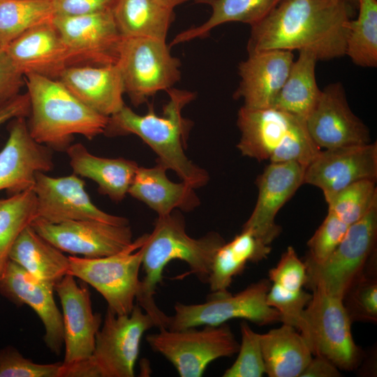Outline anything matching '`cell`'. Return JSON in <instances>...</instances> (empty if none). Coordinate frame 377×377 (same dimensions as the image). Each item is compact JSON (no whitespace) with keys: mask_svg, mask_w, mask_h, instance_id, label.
<instances>
[{"mask_svg":"<svg viewBox=\"0 0 377 377\" xmlns=\"http://www.w3.org/2000/svg\"><path fill=\"white\" fill-rule=\"evenodd\" d=\"M355 8L341 0H282L251 27L248 54L279 50H309L318 61L346 52V22Z\"/></svg>","mask_w":377,"mask_h":377,"instance_id":"1","label":"cell"},{"mask_svg":"<svg viewBox=\"0 0 377 377\" xmlns=\"http://www.w3.org/2000/svg\"><path fill=\"white\" fill-rule=\"evenodd\" d=\"M166 91L169 101L161 115L155 112L152 105H149L145 114H137L125 105L109 117L104 134L109 137L138 136L157 155V163L172 170L182 181L196 189L205 186L209 177L205 169L185 154L191 124L182 114L186 105L195 99V93L174 87Z\"/></svg>","mask_w":377,"mask_h":377,"instance_id":"2","label":"cell"},{"mask_svg":"<svg viewBox=\"0 0 377 377\" xmlns=\"http://www.w3.org/2000/svg\"><path fill=\"white\" fill-rule=\"evenodd\" d=\"M225 240L217 232H210L200 238H193L186 232L184 219L175 210L158 216L150 234L142 245V267L145 272L135 301L151 315L157 327H165L168 317L156 304L154 295L162 281L165 267L173 260L185 262L189 273L203 282H208L214 256Z\"/></svg>","mask_w":377,"mask_h":377,"instance_id":"3","label":"cell"},{"mask_svg":"<svg viewBox=\"0 0 377 377\" xmlns=\"http://www.w3.org/2000/svg\"><path fill=\"white\" fill-rule=\"evenodd\" d=\"M30 101L28 128L38 142L66 151L74 135L92 140L104 133L109 117L91 110L59 80L36 74L24 76Z\"/></svg>","mask_w":377,"mask_h":377,"instance_id":"4","label":"cell"},{"mask_svg":"<svg viewBox=\"0 0 377 377\" xmlns=\"http://www.w3.org/2000/svg\"><path fill=\"white\" fill-rule=\"evenodd\" d=\"M157 327L153 317L138 304L129 314L117 315L108 309L95 339L91 356L63 364L65 377H133L145 332Z\"/></svg>","mask_w":377,"mask_h":377,"instance_id":"5","label":"cell"},{"mask_svg":"<svg viewBox=\"0 0 377 377\" xmlns=\"http://www.w3.org/2000/svg\"><path fill=\"white\" fill-rule=\"evenodd\" d=\"M306 306L299 332L312 354L323 357L339 369L351 371L362 359V351L354 341L349 316L342 299L320 288Z\"/></svg>","mask_w":377,"mask_h":377,"instance_id":"6","label":"cell"},{"mask_svg":"<svg viewBox=\"0 0 377 377\" xmlns=\"http://www.w3.org/2000/svg\"><path fill=\"white\" fill-rule=\"evenodd\" d=\"M117 64L124 91L135 106L172 88L181 78V62L171 54L165 40L121 36Z\"/></svg>","mask_w":377,"mask_h":377,"instance_id":"7","label":"cell"},{"mask_svg":"<svg viewBox=\"0 0 377 377\" xmlns=\"http://www.w3.org/2000/svg\"><path fill=\"white\" fill-rule=\"evenodd\" d=\"M147 235L114 255L96 258L68 256V274L94 287L113 313L129 314L140 285L139 271Z\"/></svg>","mask_w":377,"mask_h":377,"instance_id":"8","label":"cell"},{"mask_svg":"<svg viewBox=\"0 0 377 377\" xmlns=\"http://www.w3.org/2000/svg\"><path fill=\"white\" fill-rule=\"evenodd\" d=\"M150 348L167 359L181 377H200L214 360L237 353L239 343L230 327L205 325L201 330L159 328L146 337Z\"/></svg>","mask_w":377,"mask_h":377,"instance_id":"9","label":"cell"},{"mask_svg":"<svg viewBox=\"0 0 377 377\" xmlns=\"http://www.w3.org/2000/svg\"><path fill=\"white\" fill-rule=\"evenodd\" d=\"M377 237V204L350 225L342 241L323 263L304 262L307 286L343 298L374 254Z\"/></svg>","mask_w":377,"mask_h":377,"instance_id":"10","label":"cell"},{"mask_svg":"<svg viewBox=\"0 0 377 377\" xmlns=\"http://www.w3.org/2000/svg\"><path fill=\"white\" fill-rule=\"evenodd\" d=\"M270 281L261 279L232 295H212L200 304L177 302L175 313L168 318L166 327L178 330L205 325H219L232 319H244L258 325L281 322V315L267 303Z\"/></svg>","mask_w":377,"mask_h":377,"instance_id":"11","label":"cell"},{"mask_svg":"<svg viewBox=\"0 0 377 377\" xmlns=\"http://www.w3.org/2000/svg\"><path fill=\"white\" fill-rule=\"evenodd\" d=\"M52 22L70 54L71 66L116 64L121 35L112 10L54 15Z\"/></svg>","mask_w":377,"mask_h":377,"instance_id":"12","label":"cell"},{"mask_svg":"<svg viewBox=\"0 0 377 377\" xmlns=\"http://www.w3.org/2000/svg\"><path fill=\"white\" fill-rule=\"evenodd\" d=\"M237 124L241 133L237 147L243 156L258 161L275 160L309 134L305 120L274 108L242 106Z\"/></svg>","mask_w":377,"mask_h":377,"instance_id":"13","label":"cell"},{"mask_svg":"<svg viewBox=\"0 0 377 377\" xmlns=\"http://www.w3.org/2000/svg\"><path fill=\"white\" fill-rule=\"evenodd\" d=\"M31 226L62 252L87 258L116 254L133 242L129 225H114L96 220L50 223L36 219Z\"/></svg>","mask_w":377,"mask_h":377,"instance_id":"14","label":"cell"},{"mask_svg":"<svg viewBox=\"0 0 377 377\" xmlns=\"http://www.w3.org/2000/svg\"><path fill=\"white\" fill-rule=\"evenodd\" d=\"M84 186V181L74 173L53 177L38 172L33 186L37 200L36 219L50 223L96 220L114 225H128L126 218L108 214L97 207Z\"/></svg>","mask_w":377,"mask_h":377,"instance_id":"15","label":"cell"},{"mask_svg":"<svg viewBox=\"0 0 377 377\" xmlns=\"http://www.w3.org/2000/svg\"><path fill=\"white\" fill-rule=\"evenodd\" d=\"M377 179V144L350 145L320 150L306 166L304 184L319 188L325 201L347 186Z\"/></svg>","mask_w":377,"mask_h":377,"instance_id":"16","label":"cell"},{"mask_svg":"<svg viewBox=\"0 0 377 377\" xmlns=\"http://www.w3.org/2000/svg\"><path fill=\"white\" fill-rule=\"evenodd\" d=\"M306 168L295 161L270 163L256 179L257 202L242 229L249 230L260 242L269 246L281 232L276 216L304 184Z\"/></svg>","mask_w":377,"mask_h":377,"instance_id":"17","label":"cell"},{"mask_svg":"<svg viewBox=\"0 0 377 377\" xmlns=\"http://www.w3.org/2000/svg\"><path fill=\"white\" fill-rule=\"evenodd\" d=\"M310 136L321 149L371 142L368 127L350 110L341 82L327 85L306 119Z\"/></svg>","mask_w":377,"mask_h":377,"instance_id":"18","label":"cell"},{"mask_svg":"<svg viewBox=\"0 0 377 377\" xmlns=\"http://www.w3.org/2000/svg\"><path fill=\"white\" fill-rule=\"evenodd\" d=\"M53 167L52 149L31 137L25 117L13 119L0 151V191L9 196L31 188L36 174Z\"/></svg>","mask_w":377,"mask_h":377,"instance_id":"19","label":"cell"},{"mask_svg":"<svg viewBox=\"0 0 377 377\" xmlns=\"http://www.w3.org/2000/svg\"><path fill=\"white\" fill-rule=\"evenodd\" d=\"M75 279L67 274L54 286L62 309L64 364L80 362L91 356L96 335L102 323L101 314L93 312L87 286H79Z\"/></svg>","mask_w":377,"mask_h":377,"instance_id":"20","label":"cell"},{"mask_svg":"<svg viewBox=\"0 0 377 377\" xmlns=\"http://www.w3.org/2000/svg\"><path fill=\"white\" fill-rule=\"evenodd\" d=\"M54 284L40 281L9 260L0 279V294L18 307L27 304L38 316L47 347L56 355L64 345L62 315L54 299Z\"/></svg>","mask_w":377,"mask_h":377,"instance_id":"21","label":"cell"},{"mask_svg":"<svg viewBox=\"0 0 377 377\" xmlns=\"http://www.w3.org/2000/svg\"><path fill=\"white\" fill-rule=\"evenodd\" d=\"M294 61L290 51L272 50L249 54L240 62L239 86L233 94L250 109L272 108Z\"/></svg>","mask_w":377,"mask_h":377,"instance_id":"22","label":"cell"},{"mask_svg":"<svg viewBox=\"0 0 377 377\" xmlns=\"http://www.w3.org/2000/svg\"><path fill=\"white\" fill-rule=\"evenodd\" d=\"M4 50L24 76L36 74L59 80L71 66L68 51L52 20L27 30Z\"/></svg>","mask_w":377,"mask_h":377,"instance_id":"23","label":"cell"},{"mask_svg":"<svg viewBox=\"0 0 377 377\" xmlns=\"http://www.w3.org/2000/svg\"><path fill=\"white\" fill-rule=\"evenodd\" d=\"M59 80L81 102L95 112L110 117L124 105V87L116 64L67 67Z\"/></svg>","mask_w":377,"mask_h":377,"instance_id":"24","label":"cell"},{"mask_svg":"<svg viewBox=\"0 0 377 377\" xmlns=\"http://www.w3.org/2000/svg\"><path fill=\"white\" fill-rule=\"evenodd\" d=\"M168 170L157 163L151 168L138 167L128 193L147 205L158 216H164L173 211L190 212L200 205L194 188L187 183L170 181Z\"/></svg>","mask_w":377,"mask_h":377,"instance_id":"25","label":"cell"},{"mask_svg":"<svg viewBox=\"0 0 377 377\" xmlns=\"http://www.w3.org/2000/svg\"><path fill=\"white\" fill-rule=\"evenodd\" d=\"M66 152L73 173L96 182L101 194L114 202L126 197L139 167L136 162L96 156L81 143L71 144Z\"/></svg>","mask_w":377,"mask_h":377,"instance_id":"26","label":"cell"},{"mask_svg":"<svg viewBox=\"0 0 377 377\" xmlns=\"http://www.w3.org/2000/svg\"><path fill=\"white\" fill-rule=\"evenodd\" d=\"M260 341L269 377H300L313 357L304 337L286 324L260 334Z\"/></svg>","mask_w":377,"mask_h":377,"instance_id":"27","label":"cell"},{"mask_svg":"<svg viewBox=\"0 0 377 377\" xmlns=\"http://www.w3.org/2000/svg\"><path fill=\"white\" fill-rule=\"evenodd\" d=\"M13 261L33 277L55 284L68 274V256L38 235L31 225L26 227L9 253Z\"/></svg>","mask_w":377,"mask_h":377,"instance_id":"28","label":"cell"},{"mask_svg":"<svg viewBox=\"0 0 377 377\" xmlns=\"http://www.w3.org/2000/svg\"><path fill=\"white\" fill-rule=\"evenodd\" d=\"M270 251L269 246L260 242L249 230L242 229L214 256L207 282L212 295L228 293L233 278L243 272L248 262L263 260Z\"/></svg>","mask_w":377,"mask_h":377,"instance_id":"29","label":"cell"},{"mask_svg":"<svg viewBox=\"0 0 377 377\" xmlns=\"http://www.w3.org/2000/svg\"><path fill=\"white\" fill-rule=\"evenodd\" d=\"M318 59L309 50L299 51L288 77L272 108L279 110L306 121L316 105L321 90L316 80Z\"/></svg>","mask_w":377,"mask_h":377,"instance_id":"30","label":"cell"},{"mask_svg":"<svg viewBox=\"0 0 377 377\" xmlns=\"http://www.w3.org/2000/svg\"><path fill=\"white\" fill-rule=\"evenodd\" d=\"M113 15L124 37L165 40L174 20V10L155 0H117Z\"/></svg>","mask_w":377,"mask_h":377,"instance_id":"31","label":"cell"},{"mask_svg":"<svg viewBox=\"0 0 377 377\" xmlns=\"http://www.w3.org/2000/svg\"><path fill=\"white\" fill-rule=\"evenodd\" d=\"M212 8L208 20L200 25L178 34L171 46L207 36L215 27L230 22H239L251 27L259 23L282 0H195Z\"/></svg>","mask_w":377,"mask_h":377,"instance_id":"32","label":"cell"},{"mask_svg":"<svg viewBox=\"0 0 377 377\" xmlns=\"http://www.w3.org/2000/svg\"><path fill=\"white\" fill-rule=\"evenodd\" d=\"M358 15L346 24V52L357 66H377V1L358 0Z\"/></svg>","mask_w":377,"mask_h":377,"instance_id":"33","label":"cell"},{"mask_svg":"<svg viewBox=\"0 0 377 377\" xmlns=\"http://www.w3.org/2000/svg\"><path fill=\"white\" fill-rule=\"evenodd\" d=\"M36 218L37 200L33 188L0 198V279L14 242Z\"/></svg>","mask_w":377,"mask_h":377,"instance_id":"34","label":"cell"},{"mask_svg":"<svg viewBox=\"0 0 377 377\" xmlns=\"http://www.w3.org/2000/svg\"><path fill=\"white\" fill-rule=\"evenodd\" d=\"M54 16L51 0H0V49Z\"/></svg>","mask_w":377,"mask_h":377,"instance_id":"35","label":"cell"},{"mask_svg":"<svg viewBox=\"0 0 377 377\" xmlns=\"http://www.w3.org/2000/svg\"><path fill=\"white\" fill-rule=\"evenodd\" d=\"M376 255L370 258L362 274L354 281L342 298L353 322L376 323L377 279Z\"/></svg>","mask_w":377,"mask_h":377,"instance_id":"36","label":"cell"},{"mask_svg":"<svg viewBox=\"0 0 377 377\" xmlns=\"http://www.w3.org/2000/svg\"><path fill=\"white\" fill-rule=\"evenodd\" d=\"M376 180L362 179L337 192L327 203L328 211L350 226L362 219L377 204Z\"/></svg>","mask_w":377,"mask_h":377,"instance_id":"37","label":"cell"},{"mask_svg":"<svg viewBox=\"0 0 377 377\" xmlns=\"http://www.w3.org/2000/svg\"><path fill=\"white\" fill-rule=\"evenodd\" d=\"M241 343L237 359L223 373V377H261L265 368L261 350L260 334L246 321L240 324Z\"/></svg>","mask_w":377,"mask_h":377,"instance_id":"38","label":"cell"},{"mask_svg":"<svg viewBox=\"0 0 377 377\" xmlns=\"http://www.w3.org/2000/svg\"><path fill=\"white\" fill-rule=\"evenodd\" d=\"M349 226L328 211L326 217L307 242L309 253L305 261L315 264L325 262L342 241Z\"/></svg>","mask_w":377,"mask_h":377,"instance_id":"39","label":"cell"},{"mask_svg":"<svg viewBox=\"0 0 377 377\" xmlns=\"http://www.w3.org/2000/svg\"><path fill=\"white\" fill-rule=\"evenodd\" d=\"M61 366L36 363L11 346L0 350V377H61Z\"/></svg>","mask_w":377,"mask_h":377,"instance_id":"40","label":"cell"},{"mask_svg":"<svg viewBox=\"0 0 377 377\" xmlns=\"http://www.w3.org/2000/svg\"><path fill=\"white\" fill-rule=\"evenodd\" d=\"M311 297V295L303 290H288L272 283L267 295V303L278 311L282 323L299 332L303 311Z\"/></svg>","mask_w":377,"mask_h":377,"instance_id":"41","label":"cell"},{"mask_svg":"<svg viewBox=\"0 0 377 377\" xmlns=\"http://www.w3.org/2000/svg\"><path fill=\"white\" fill-rule=\"evenodd\" d=\"M268 275L273 284L288 290H302L307 282L306 264L291 246L283 253L276 265L269 269Z\"/></svg>","mask_w":377,"mask_h":377,"instance_id":"42","label":"cell"},{"mask_svg":"<svg viewBox=\"0 0 377 377\" xmlns=\"http://www.w3.org/2000/svg\"><path fill=\"white\" fill-rule=\"evenodd\" d=\"M24 75L15 68L4 49H0V105L19 94Z\"/></svg>","mask_w":377,"mask_h":377,"instance_id":"43","label":"cell"},{"mask_svg":"<svg viewBox=\"0 0 377 377\" xmlns=\"http://www.w3.org/2000/svg\"><path fill=\"white\" fill-rule=\"evenodd\" d=\"M117 0H51L54 15H78L113 8Z\"/></svg>","mask_w":377,"mask_h":377,"instance_id":"44","label":"cell"},{"mask_svg":"<svg viewBox=\"0 0 377 377\" xmlns=\"http://www.w3.org/2000/svg\"><path fill=\"white\" fill-rule=\"evenodd\" d=\"M30 101L28 93L17 94L0 105V126L8 120L29 117Z\"/></svg>","mask_w":377,"mask_h":377,"instance_id":"45","label":"cell"},{"mask_svg":"<svg viewBox=\"0 0 377 377\" xmlns=\"http://www.w3.org/2000/svg\"><path fill=\"white\" fill-rule=\"evenodd\" d=\"M339 369L327 359L315 355L306 365L300 377H339Z\"/></svg>","mask_w":377,"mask_h":377,"instance_id":"46","label":"cell"},{"mask_svg":"<svg viewBox=\"0 0 377 377\" xmlns=\"http://www.w3.org/2000/svg\"><path fill=\"white\" fill-rule=\"evenodd\" d=\"M162 6L174 10V8L189 0H155Z\"/></svg>","mask_w":377,"mask_h":377,"instance_id":"47","label":"cell"},{"mask_svg":"<svg viewBox=\"0 0 377 377\" xmlns=\"http://www.w3.org/2000/svg\"><path fill=\"white\" fill-rule=\"evenodd\" d=\"M341 1H343L350 4L354 8L357 9L358 0H341Z\"/></svg>","mask_w":377,"mask_h":377,"instance_id":"48","label":"cell"}]
</instances>
